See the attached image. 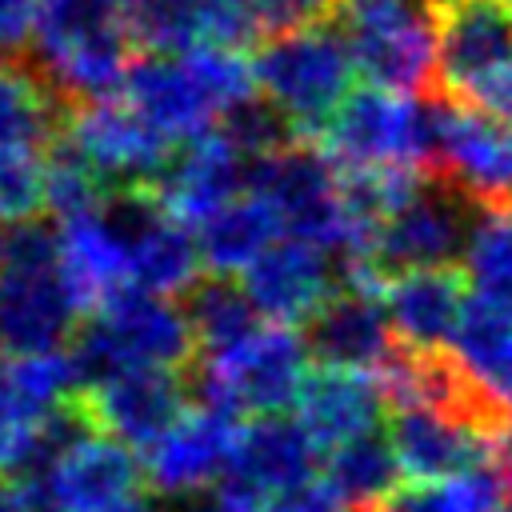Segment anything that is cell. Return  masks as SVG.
<instances>
[{
    "instance_id": "16",
    "label": "cell",
    "mask_w": 512,
    "mask_h": 512,
    "mask_svg": "<svg viewBox=\"0 0 512 512\" xmlns=\"http://www.w3.org/2000/svg\"><path fill=\"white\" fill-rule=\"evenodd\" d=\"M236 440L240 428L232 412L196 404L152 448H144V480L152 492L168 500L200 496L204 488L224 480Z\"/></svg>"
},
{
    "instance_id": "20",
    "label": "cell",
    "mask_w": 512,
    "mask_h": 512,
    "mask_svg": "<svg viewBox=\"0 0 512 512\" xmlns=\"http://www.w3.org/2000/svg\"><path fill=\"white\" fill-rule=\"evenodd\" d=\"M240 192H248L244 152L224 132H208L204 140H192L172 156V164L156 188V200L180 224L200 228L208 216H216Z\"/></svg>"
},
{
    "instance_id": "43",
    "label": "cell",
    "mask_w": 512,
    "mask_h": 512,
    "mask_svg": "<svg viewBox=\"0 0 512 512\" xmlns=\"http://www.w3.org/2000/svg\"><path fill=\"white\" fill-rule=\"evenodd\" d=\"M4 380H8V364H4V348H0V396H4Z\"/></svg>"
},
{
    "instance_id": "42",
    "label": "cell",
    "mask_w": 512,
    "mask_h": 512,
    "mask_svg": "<svg viewBox=\"0 0 512 512\" xmlns=\"http://www.w3.org/2000/svg\"><path fill=\"white\" fill-rule=\"evenodd\" d=\"M180 512H232V508H224L220 500H212V504H188V508H180Z\"/></svg>"
},
{
    "instance_id": "15",
    "label": "cell",
    "mask_w": 512,
    "mask_h": 512,
    "mask_svg": "<svg viewBox=\"0 0 512 512\" xmlns=\"http://www.w3.org/2000/svg\"><path fill=\"white\" fill-rule=\"evenodd\" d=\"M188 384L176 368H120L88 388H80V404L92 428L116 436L128 448H152L184 412Z\"/></svg>"
},
{
    "instance_id": "14",
    "label": "cell",
    "mask_w": 512,
    "mask_h": 512,
    "mask_svg": "<svg viewBox=\"0 0 512 512\" xmlns=\"http://www.w3.org/2000/svg\"><path fill=\"white\" fill-rule=\"evenodd\" d=\"M140 192H112L96 208L56 224L64 268L88 308L132 288V220Z\"/></svg>"
},
{
    "instance_id": "35",
    "label": "cell",
    "mask_w": 512,
    "mask_h": 512,
    "mask_svg": "<svg viewBox=\"0 0 512 512\" xmlns=\"http://www.w3.org/2000/svg\"><path fill=\"white\" fill-rule=\"evenodd\" d=\"M340 0H248V12L256 20L260 36H288L300 28H316L328 16H336Z\"/></svg>"
},
{
    "instance_id": "27",
    "label": "cell",
    "mask_w": 512,
    "mask_h": 512,
    "mask_svg": "<svg viewBox=\"0 0 512 512\" xmlns=\"http://www.w3.org/2000/svg\"><path fill=\"white\" fill-rule=\"evenodd\" d=\"M188 324L196 336V352L204 360L228 356L232 348H240L256 328H260V312L248 300L244 284H232L228 276H212L200 280L188 292Z\"/></svg>"
},
{
    "instance_id": "3",
    "label": "cell",
    "mask_w": 512,
    "mask_h": 512,
    "mask_svg": "<svg viewBox=\"0 0 512 512\" xmlns=\"http://www.w3.org/2000/svg\"><path fill=\"white\" fill-rule=\"evenodd\" d=\"M132 0H40L36 64L64 104L120 96L132 72Z\"/></svg>"
},
{
    "instance_id": "30",
    "label": "cell",
    "mask_w": 512,
    "mask_h": 512,
    "mask_svg": "<svg viewBox=\"0 0 512 512\" xmlns=\"http://www.w3.org/2000/svg\"><path fill=\"white\" fill-rule=\"evenodd\" d=\"M216 0H132V36L152 56H176L212 44Z\"/></svg>"
},
{
    "instance_id": "28",
    "label": "cell",
    "mask_w": 512,
    "mask_h": 512,
    "mask_svg": "<svg viewBox=\"0 0 512 512\" xmlns=\"http://www.w3.org/2000/svg\"><path fill=\"white\" fill-rule=\"evenodd\" d=\"M460 264L472 296L512 312V212L508 208H480Z\"/></svg>"
},
{
    "instance_id": "40",
    "label": "cell",
    "mask_w": 512,
    "mask_h": 512,
    "mask_svg": "<svg viewBox=\"0 0 512 512\" xmlns=\"http://www.w3.org/2000/svg\"><path fill=\"white\" fill-rule=\"evenodd\" d=\"M0 512H24V496H20V480H8L0 488Z\"/></svg>"
},
{
    "instance_id": "23",
    "label": "cell",
    "mask_w": 512,
    "mask_h": 512,
    "mask_svg": "<svg viewBox=\"0 0 512 512\" xmlns=\"http://www.w3.org/2000/svg\"><path fill=\"white\" fill-rule=\"evenodd\" d=\"M200 264V240L188 232V224L168 216L156 192H140L132 220V288L156 296L192 292L200 284Z\"/></svg>"
},
{
    "instance_id": "6",
    "label": "cell",
    "mask_w": 512,
    "mask_h": 512,
    "mask_svg": "<svg viewBox=\"0 0 512 512\" xmlns=\"http://www.w3.org/2000/svg\"><path fill=\"white\" fill-rule=\"evenodd\" d=\"M68 352L76 360L80 388H88L120 368H180L196 352V336L188 312L168 296L124 288L92 312Z\"/></svg>"
},
{
    "instance_id": "5",
    "label": "cell",
    "mask_w": 512,
    "mask_h": 512,
    "mask_svg": "<svg viewBox=\"0 0 512 512\" xmlns=\"http://www.w3.org/2000/svg\"><path fill=\"white\" fill-rule=\"evenodd\" d=\"M256 92L288 120V128L308 140L324 136L340 104L352 96L356 64L336 24L300 28L288 36L264 40L252 60Z\"/></svg>"
},
{
    "instance_id": "32",
    "label": "cell",
    "mask_w": 512,
    "mask_h": 512,
    "mask_svg": "<svg viewBox=\"0 0 512 512\" xmlns=\"http://www.w3.org/2000/svg\"><path fill=\"white\" fill-rule=\"evenodd\" d=\"M108 192V184L100 180V172L88 164V156L68 140V132H60L48 148V164H44V208H52L56 220H68L76 212L96 208Z\"/></svg>"
},
{
    "instance_id": "22",
    "label": "cell",
    "mask_w": 512,
    "mask_h": 512,
    "mask_svg": "<svg viewBox=\"0 0 512 512\" xmlns=\"http://www.w3.org/2000/svg\"><path fill=\"white\" fill-rule=\"evenodd\" d=\"M300 424L316 440V448H336L344 440L376 432L384 412L392 408L388 388L380 372H356V368H320L308 376L300 396Z\"/></svg>"
},
{
    "instance_id": "39",
    "label": "cell",
    "mask_w": 512,
    "mask_h": 512,
    "mask_svg": "<svg viewBox=\"0 0 512 512\" xmlns=\"http://www.w3.org/2000/svg\"><path fill=\"white\" fill-rule=\"evenodd\" d=\"M20 496H24V512H56L40 488V480H20Z\"/></svg>"
},
{
    "instance_id": "2",
    "label": "cell",
    "mask_w": 512,
    "mask_h": 512,
    "mask_svg": "<svg viewBox=\"0 0 512 512\" xmlns=\"http://www.w3.org/2000/svg\"><path fill=\"white\" fill-rule=\"evenodd\" d=\"M120 96L176 148L204 140L224 116L256 96L252 64L236 48L196 44L176 56H144L132 64Z\"/></svg>"
},
{
    "instance_id": "11",
    "label": "cell",
    "mask_w": 512,
    "mask_h": 512,
    "mask_svg": "<svg viewBox=\"0 0 512 512\" xmlns=\"http://www.w3.org/2000/svg\"><path fill=\"white\" fill-rule=\"evenodd\" d=\"M68 140L88 156L108 192H156L176 144L156 132L124 96L76 104L64 120Z\"/></svg>"
},
{
    "instance_id": "18",
    "label": "cell",
    "mask_w": 512,
    "mask_h": 512,
    "mask_svg": "<svg viewBox=\"0 0 512 512\" xmlns=\"http://www.w3.org/2000/svg\"><path fill=\"white\" fill-rule=\"evenodd\" d=\"M36 480L56 512H112L140 496L144 464L116 436L84 428Z\"/></svg>"
},
{
    "instance_id": "13",
    "label": "cell",
    "mask_w": 512,
    "mask_h": 512,
    "mask_svg": "<svg viewBox=\"0 0 512 512\" xmlns=\"http://www.w3.org/2000/svg\"><path fill=\"white\" fill-rule=\"evenodd\" d=\"M316 452L320 448L300 420L256 416L240 428L232 464L216 484V500L232 512H260L268 500L312 480Z\"/></svg>"
},
{
    "instance_id": "21",
    "label": "cell",
    "mask_w": 512,
    "mask_h": 512,
    "mask_svg": "<svg viewBox=\"0 0 512 512\" xmlns=\"http://www.w3.org/2000/svg\"><path fill=\"white\" fill-rule=\"evenodd\" d=\"M392 332L404 352H448L464 316V280L452 268H416L396 272L380 288Z\"/></svg>"
},
{
    "instance_id": "17",
    "label": "cell",
    "mask_w": 512,
    "mask_h": 512,
    "mask_svg": "<svg viewBox=\"0 0 512 512\" xmlns=\"http://www.w3.org/2000/svg\"><path fill=\"white\" fill-rule=\"evenodd\" d=\"M308 352L324 368H356L384 372L400 356V340L392 332L380 288L344 280L308 320Z\"/></svg>"
},
{
    "instance_id": "26",
    "label": "cell",
    "mask_w": 512,
    "mask_h": 512,
    "mask_svg": "<svg viewBox=\"0 0 512 512\" xmlns=\"http://www.w3.org/2000/svg\"><path fill=\"white\" fill-rule=\"evenodd\" d=\"M404 476L400 456L384 432H368L356 440H344L328 448L324 456V484L352 508V512H372L396 492V480Z\"/></svg>"
},
{
    "instance_id": "44",
    "label": "cell",
    "mask_w": 512,
    "mask_h": 512,
    "mask_svg": "<svg viewBox=\"0 0 512 512\" xmlns=\"http://www.w3.org/2000/svg\"><path fill=\"white\" fill-rule=\"evenodd\" d=\"M496 512H512V492H504V500H500V508Z\"/></svg>"
},
{
    "instance_id": "9",
    "label": "cell",
    "mask_w": 512,
    "mask_h": 512,
    "mask_svg": "<svg viewBox=\"0 0 512 512\" xmlns=\"http://www.w3.org/2000/svg\"><path fill=\"white\" fill-rule=\"evenodd\" d=\"M308 360V340L292 324H260L240 348L200 364L192 396L196 404L232 416H280L284 408L300 404L304 384L312 376Z\"/></svg>"
},
{
    "instance_id": "8",
    "label": "cell",
    "mask_w": 512,
    "mask_h": 512,
    "mask_svg": "<svg viewBox=\"0 0 512 512\" xmlns=\"http://www.w3.org/2000/svg\"><path fill=\"white\" fill-rule=\"evenodd\" d=\"M336 28L356 76L392 92H436V0H340Z\"/></svg>"
},
{
    "instance_id": "36",
    "label": "cell",
    "mask_w": 512,
    "mask_h": 512,
    "mask_svg": "<svg viewBox=\"0 0 512 512\" xmlns=\"http://www.w3.org/2000/svg\"><path fill=\"white\" fill-rule=\"evenodd\" d=\"M40 0H0V60H20L36 36Z\"/></svg>"
},
{
    "instance_id": "29",
    "label": "cell",
    "mask_w": 512,
    "mask_h": 512,
    "mask_svg": "<svg viewBox=\"0 0 512 512\" xmlns=\"http://www.w3.org/2000/svg\"><path fill=\"white\" fill-rule=\"evenodd\" d=\"M448 352L488 392L496 384V376L504 372V364L512 360V312H504L480 296H468Z\"/></svg>"
},
{
    "instance_id": "10",
    "label": "cell",
    "mask_w": 512,
    "mask_h": 512,
    "mask_svg": "<svg viewBox=\"0 0 512 512\" xmlns=\"http://www.w3.org/2000/svg\"><path fill=\"white\" fill-rule=\"evenodd\" d=\"M480 208L484 204H476L452 180L428 176L416 196H408L388 220H380V228L372 232L368 264L380 280L416 268H452L456 260H464Z\"/></svg>"
},
{
    "instance_id": "38",
    "label": "cell",
    "mask_w": 512,
    "mask_h": 512,
    "mask_svg": "<svg viewBox=\"0 0 512 512\" xmlns=\"http://www.w3.org/2000/svg\"><path fill=\"white\" fill-rule=\"evenodd\" d=\"M488 396H492V400H496V408H500V412L512 420V360L504 364V372L496 376V384L488 388Z\"/></svg>"
},
{
    "instance_id": "33",
    "label": "cell",
    "mask_w": 512,
    "mask_h": 512,
    "mask_svg": "<svg viewBox=\"0 0 512 512\" xmlns=\"http://www.w3.org/2000/svg\"><path fill=\"white\" fill-rule=\"evenodd\" d=\"M44 164L48 152L0 144V224L32 220L44 208Z\"/></svg>"
},
{
    "instance_id": "7",
    "label": "cell",
    "mask_w": 512,
    "mask_h": 512,
    "mask_svg": "<svg viewBox=\"0 0 512 512\" xmlns=\"http://www.w3.org/2000/svg\"><path fill=\"white\" fill-rule=\"evenodd\" d=\"M436 96L512 120V0H436Z\"/></svg>"
},
{
    "instance_id": "41",
    "label": "cell",
    "mask_w": 512,
    "mask_h": 512,
    "mask_svg": "<svg viewBox=\"0 0 512 512\" xmlns=\"http://www.w3.org/2000/svg\"><path fill=\"white\" fill-rule=\"evenodd\" d=\"M112 512H152V504H148L144 496H132V500H124V504H116Z\"/></svg>"
},
{
    "instance_id": "4",
    "label": "cell",
    "mask_w": 512,
    "mask_h": 512,
    "mask_svg": "<svg viewBox=\"0 0 512 512\" xmlns=\"http://www.w3.org/2000/svg\"><path fill=\"white\" fill-rule=\"evenodd\" d=\"M324 156L340 172L372 168H416L436 176L440 152V96L436 92H392L352 88L332 124L324 128Z\"/></svg>"
},
{
    "instance_id": "25",
    "label": "cell",
    "mask_w": 512,
    "mask_h": 512,
    "mask_svg": "<svg viewBox=\"0 0 512 512\" xmlns=\"http://www.w3.org/2000/svg\"><path fill=\"white\" fill-rule=\"evenodd\" d=\"M64 100L24 60H0V144L48 152L64 132Z\"/></svg>"
},
{
    "instance_id": "31",
    "label": "cell",
    "mask_w": 512,
    "mask_h": 512,
    "mask_svg": "<svg viewBox=\"0 0 512 512\" xmlns=\"http://www.w3.org/2000/svg\"><path fill=\"white\" fill-rule=\"evenodd\" d=\"M508 484L492 468H476L448 480H416L408 488H396L384 504L372 512H496Z\"/></svg>"
},
{
    "instance_id": "19",
    "label": "cell",
    "mask_w": 512,
    "mask_h": 512,
    "mask_svg": "<svg viewBox=\"0 0 512 512\" xmlns=\"http://www.w3.org/2000/svg\"><path fill=\"white\" fill-rule=\"evenodd\" d=\"M240 284L268 324H300L312 320V312L344 284V272L332 268V252L296 236H280L240 276Z\"/></svg>"
},
{
    "instance_id": "24",
    "label": "cell",
    "mask_w": 512,
    "mask_h": 512,
    "mask_svg": "<svg viewBox=\"0 0 512 512\" xmlns=\"http://www.w3.org/2000/svg\"><path fill=\"white\" fill-rule=\"evenodd\" d=\"M280 232L284 224L272 212V204L256 192H240L232 204H224L196 228V240L204 264L216 276H244L280 240Z\"/></svg>"
},
{
    "instance_id": "34",
    "label": "cell",
    "mask_w": 512,
    "mask_h": 512,
    "mask_svg": "<svg viewBox=\"0 0 512 512\" xmlns=\"http://www.w3.org/2000/svg\"><path fill=\"white\" fill-rule=\"evenodd\" d=\"M220 132L248 156V160H260V156H272V152H280L284 144H292V140H300L292 128H288V120L256 92L252 100H244V104H236L228 116H224V124H220Z\"/></svg>"
},
{
    "instance_id": "37",
    "label": "cell",
    "mask_w": 512,
    "mask_h": 512,
    "mask_svg": "<svg viewBox=\"0 0 512 512\" xmlns=\"http://www.w3.org/2000/svg\"><path fill=\"white\" fill-rule=\"evenodd\" d=\"M260 512H352V508L324 480H308V484H300V488L268 500Z\"/></svg>"
},
{
    "instance_id": "45",
    "label": "cell",
    "mask_w": 512,
    "mask_h": 512,
    "mask_svg": "<svg viewBox=\"0 0 512 512\" xmlns=\"http://www.w3.org/2000/svg\"><path fill=\"white\" fill-rule=\"evenodd\" d=\"M504 208H508V212H512V200H508V204H504Z\"/></svg>"
},
{
    "instance_id": "1",
    "label": "cell",
    "mask_w": 512,
    "mask_h": 512,
    "mask_svg": "<svg viewBox=\"0 0 512 512\" xmlns=\"http://www.w3.org/2000/svg\"><path fill=\"white\" fill-rule=\"evenodd\" d=\"M84 312L60 256V232L36 216L0 224V348L12 356L60 352L76 340Z\"/></svg>"
},
{
    "instance_id": "12",
    "label": "cell",
    "mask_w": 512,
    "mask_h": 512,
    "mask_svg": "<svg viewBox=\"0 0 512 512\" xmlns=\"http://www.w3.org/2000/svg\"><path fill=\"white\" fill-rule=\"evenodd\" d=\"M512 424L508 416H480L440 404H400L392 412L388 440L412 480H448L476 468H492L496 440Z\"/></svg>"
}]
</instances>
